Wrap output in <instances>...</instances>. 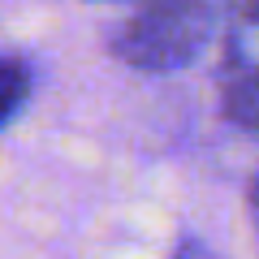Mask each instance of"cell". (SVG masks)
Returning <instances> with one entry per match:
<instances>
[{
	"mask_svg": "<svg viewBox=\"0 0 259 259\" xmlns=\"http://www.w3.org/2000/svg\"><path fill=\"white\" fill-rule=\"evenodd\" d=\"M216 30V0H139L108 35V52L139 74H177Z\"/></svg>",
	"mask_w": 259,
	"mask_h": 259,
	"instance_id": "cell-1",
	"label": "cell"
},
{
	"mask_svg": "<svg viewBox=\"0 0 259 259\" xmlns=\"http://www.w3.org/2000/svg\"><path fill=\"white\" fill-rule=\"evenodd\" d=\"M221 112L229 125H238L242 134L259 139V61L255 65H233L221 87Z\"/></svg>",
	"mask_w": 259,
	"mask_h": 259,
	"instance_id": "cell-2",
	"label": "cell"
},
{
	"mask_svg": "<svg viewBox=\"0 0 259 259\" xmlns=\"http://www.w3.org/2000/svg\"><path fill=\"white\" fill-rule=\"evenodd\" d=\"M35 91V69L26 56H0V130L26 108Z\"/></svg>",
	"mask_w": 259,
	"mask_h": 259,
	"instance_id": "cell-3",
	"label": "cell"
},
{
	"mask_svg": "<svg viewBox=\"0 0 259 259\" xmlns=\"http://www.w3.org/2000/svg\"><path fill=\"white\" fill-rule=\"evenodd\" d=\"M259 35V0H238V35Z\"/></svg>",
	"mask_w": 259,
	"mask_h": 259,
	"instance_id": "cell-4",
	"label": "cell"
},
{
	"mask_svg": "<svg viewBox=\"0 0 259 259\" xmlns=\"http://www.w3.org/2000/svg\"><path fill=\"white\" fill-rule=\"evenodd\" d=\"M173 259H216V255L199 238H182V242H177V250H173Z\"/></svg>",
	"mask_w": 259,
	"mask_h": 259,
	"instance_id": "cell-5",
	"label": "cell"
},
{
	"mask_svg": "<svg viewBox=\"0 0 259 259\" xmlns=\"http://www.w3.org/2000/svg\"><path fill=\"white\" fill-rule=\"evenodd\" d=\"M246 216H250V229H255V246H259V173L250 177V186H246Z\"/></svg>",
	"mask_w": 259,
	"mask_h": 259,
	"instance_id": "cell-6",
	"label": "cell"
}]
</instances>
